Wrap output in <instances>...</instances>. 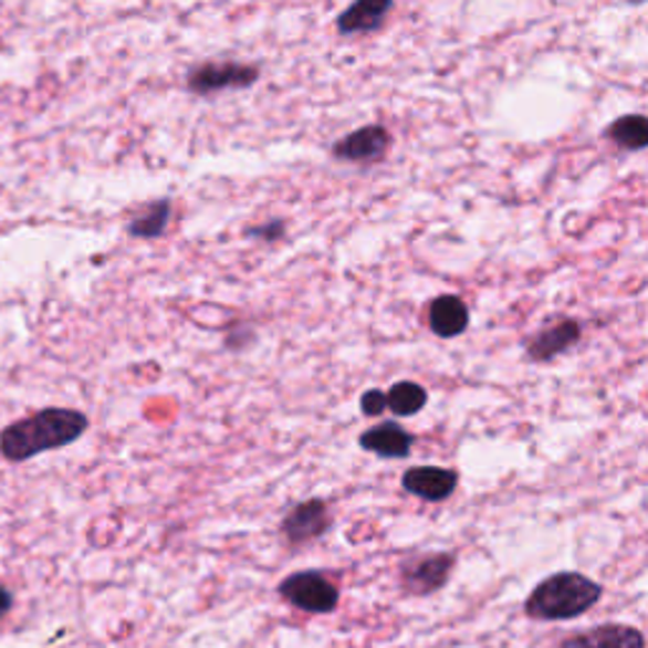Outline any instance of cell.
<instances>
[{"mask_svg":"<svg viewBox=\"0 0 648 648\" xmlns=\"http://www.w3.org/2000/svg\"><path fill=\"white\" fill-rule=\"evenodd\" d=\"M90 420L72 408H46L29 418L15 420L0 433V453L8 461H25L36 453L56 451L74 443L86 431Z\"/></svg>","mask_w":648,"mask_h":648,"instance_id":"cell-1","label":"cell"},{"mask_svg":"<svg viewBox=\"0 0 648 648\" xmlns=\"http://www.w3.org/2000/svg\"><path fill=\"white\" fill-rule=\"evenodd\" d=\"M603 598V585L583 573H555L542 581L524 603L534 620H573Z\"/></svg>","mask_w":648,"mask_h":648,"instance_id":"cell-2","label":"cell"},{"mask_svg":"<svg viewBox=\"0 0 648 648\" xmlns=\"http://www.w3.org/2000/svg\"><path fill=\"white\" fill-rule=\"evenodd\" d=\"M279 595L294 608L304 613H314V616H324L332 613L339 603V588L330 581L324 573L317 571H302L292 573L279 583Z\"/></svg>","mask_w":648,"mask_h":648,"instance_id":"cell-3","label":"cell"},{"mask_svg":"<svg viewBox=\"0 0 648 648\" xmlns=\"http://www.w3.org/2000/svg\"><path fill=\"white\" fill-rule=\"evenodd\" d=\"M259 66L241 64V61H208L190 69L188 90L192 94L208 96L229 90H249L259 82Z\"/></svg>","mask_w":648,"mask_h":648,"instance_id":"cell-4","label":"cell"},{"mask_svg":"<svg viewBox=\"0 0 648 648\" xmlns=\"http://www.w3.org/2000/svg\"><path fill=\"white\" fill-rule=\"evenodd\" d=\"M457 567V555L453 553H426L408 557L400 565V585L408 595L426 598L441 590Z\"/></svg>","mask_w":648,"mask_h":648,"instance_id":"cell-5","label":"cell"},{"mask_svg":"<svg viewBox=\"0 0 648 648\" xmlns=\"http://www.w3.org/2000/svg\"><path fill=\"white\" fill-rule=\"evenodd\" d=\"M332 527V514L324 499H306L294 504L282 522V534L289 545L300 547L306 542L320 540Z\"/></svg>","mask_w":648,"mask_h":648,"instance_id":"cell-6","label":"cell"},{"mask_svg":"<svg viewBox=\"0 0 648 648\" xmlns=\"http://www.w3.org/2000/svg\"><path fill=\"white\" fill-rule=\"evenodd\" d=\"M393 145V137L383 125H365L355 133L345 135L339 143L332 147V155L343 163H355V165H373L380 163L385 155H388Z\"/></svg>","mask_w":648,"mask_h":648,"instance_id":"cell-7","label":"cell"},{"mask_svg":"<svg viewBox=\"0 0 648 648\" xmlns=\"http://www.w3.org/2000/svg\"><path fill=\"white\" fill-rule=\"evenodd\" d=\"M583 337V322L560 317L540 330L527 343V357L532 363H550L567 349H573Z\"/></svg>","mask_w":648,"mask_h":648,"instance_id":"cell-8","label":"cell"},{"mask_svg":"<svg viewBox=\"0 0 648 648\" xmlns=\"http://www.w3.org/2000/svg\"><path fill=\"white\" fill-rule=\"evenodd\" d=\"M459 487V474L441 467H414L403 474V489L424 502H446Z\"/></svg>","mask_w":648,"mask_h":648,"instance_id":"cell-9","label":"cell"},{"mask_svg":"<svg viewBox=\"0 0 648 648\" xmlns=\"http://www.w3.org/2000/svg\"><path fill=\"white\" fill-rule=\"evenodd\" d=\"M557 648H646V636L634 626L606 624L567 636Z\"/></svg>","mask_w":648,"mask_h":648,"instance_id":"cell-10","label":"cell"},{"mask_svg":"<svg viewBox=\"0 0 648 648\" xmlns=\"http://www.w3.org/2000/svg\"><path fill=\"white\" fill-rule=\"evenodd\" d=\"M414 443L416 436L408 433L396 420H383V424L367 428L360 436L363 449L380 459H406L414 451Z\"/></svg>","mask_w":648,"mask_h":648,"instance_id":"cell-11","label":"cell"},{"mask_svg":"<svg viewBox=\"0 0 648 648\" xmlns=\"http://www.w3.org/2000/svg\"><path fill=\"white\" fill-rule=\"evenodd\" d=\"M428 327L443 339L463 335L469 327V306L453 294L439 296L428 306Z\"/></svg>","mask_w":648,"mask_h":648,"instance_id":"cell-12","label":"cell"},{"mask_svg":"<svg viewBox=\"0 0 648 648\" xmlns=\"http://www.w3.org/2000/svg\"><path fill=\"white\" fill-rule=\"evenodd\" d=\"M393 11L390 0H360L353 3L337 15V31L345 36H355V33H373L380 29L385 15Z\"/></svg>","mask_w":648,"mask_h":648,"instance_id":"cell-13","label":"cell"},{"mask_svg":"<svg viewBox=\"0 0 648 648\" xmlns=\"http://www.w3.org/2000/svg\"><path fill=\"white\" fill-rule=\"evenodd\" d=\"M606 137L620 150L638 153L648 147V117L646 115H624L613 119L606 127Z\"/></svg>","mask_w":648,"mask_h":648,"instance_id":"cell-14","label":"cell"},{"mask_svg":"<svg viewBox=\"0 0 648 648\" xmlns=\"http://www.w3.org/2000/svg\"><path fill=\"white\" fill-rule=\"evenodd\" d=\"M170 216H173L170 200H155V203L147 206L143 213L129 221L127 231L129 236H135V239H157V236L168 229Z\"/></svg>","mask_w":648,"mask_h":648,"instance_id":"cell-15","label":"cell"},{"mask_svg":"<svg viewBox=\"0 0 648 648\" xmlns=\"http://www.w3.org/2000/svg\"><path fill=\"white\" fill-rule=\"evenodd\" d=\"M385 400H388V408L393 410V414L406 418V416H416L418 410H424V406L428 403V393L424 385H418L414 380H400L385 393Z\"/></svg>","mask_w":648,"mask_h":648,"instance_id":"cell-16","label":"cell"},{"mask_svg":"<svg viewBox=\"0 0 648 648\" xmlns=\"http://www.w3.org/2000/svg\"><path fill=\"white\" fill-rule=\"evenodd\" d=\"M360 408L365 416H380L383 410H388V400H385V393L383 390H365L363 398H360Z\"/></svg>","mask_w":648,"mask_h":648,"instance_id":"cell-17","label":"cell"},{"mask_svg":"<svg viewBox=\"0 0 648 648\" xmlns=\"http://www.w3.org/2000/svg\"><path fill=\"white\" fill-rule=\"evenodd\" d=\"M284 233H286L284 221H269L264 226H257V229H249L251 239H261V241H269V243L284 239Z\"/></svg>","mask_w":648,"mask_h":648,"instance_id":"cell-18","label":"cell"},{"mask_svg":"<svg viewBox=\"0 0 648 648\" xmlns=\"http://www.w3.org/2000/svg\"><path fill=\"white\" fill-rule=\"evenodd\" d=\"M11 606H13V595H11V590H8V588H3V585H0V618H3L6 613L11 610Z\"/></svg>","mask_w":648,"mask_h":648,"instance_id":"cell-19","label":"cell"}]
</instances>
